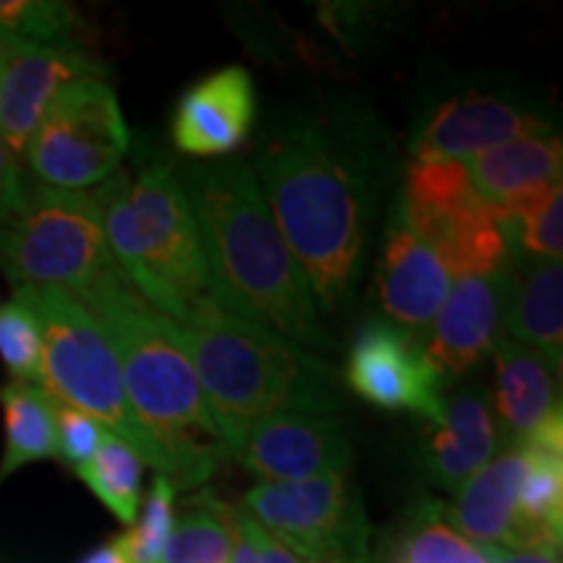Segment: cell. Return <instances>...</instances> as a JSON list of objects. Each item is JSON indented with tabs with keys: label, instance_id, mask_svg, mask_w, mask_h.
<instances>
[{
	"label": "cell",
	"instance_id": "cell-1",
	"mask_svg": "<svg viewBox=\"0 0 563 563\" xmlns=\"http://www.w3.org/2000/svg\"><path fill=\"white\" fill-rule=\"evenodd\" d=\"M391 162L376 115L350 102L285 115L258 141L251 170L321 316L361 295Z\"/></svg>",
	"mask_w": 563,
	"mask_h": 563
},
{
	"label": "cell",
	"instance_id": "cell-2",
	"mask_svg": "<svg viewBox=\"0 0 563 563\" xmlns=\"http://www.w3.org/2000/svg\"><path fill=\"white\" fill-rule=\"evenodd\" d=\"M183 191L224 311L308 350H334L311 282L295 262L249 162L186 167Z\"/></svg>",
	"mask_w": 563,
	"mask_h": 563
},
{
	"label": "cell",
	"instance_id": "cell-3",
	"mask_svg": "<svg viewBox=\"0 0 563 563\" xmlns=\"http://www.w3.org/2000/svg\"><path fill=\"white\" fill-rule=\"evenodd\" d=\"M89 196L112 262L154 311L175 323L232 316L217 292L199 224L170 162L154 154L136 175L118 167Z\"/></svg>",
	"mask_w": 563,
	"mask_h": 563
},
{
	"label": "cell",
	"instance_id": "cell-4",
	"mask_svg": "<svg viewBox=\"0 0 563 563\" xmlns=\"http://www.w3.org/2000/svg\"><path fill=\"white\" fill-rule=\"evenodd\" d=\"M102 327L125 386V397L159 452L170 462L175 488H199L228 456L191 361L165 332L162 313L125 277L79 300Z\"/></svg>",
	"mask_w": 563,
	"mask_h": 563
},
{
	"label": "cell",
	"instance_id": "cell-5",
	"mask_svg": "<svg viewBox=\"0 0 563 563\" xmlns=\"http://www.w3.org/2000/svg\"><path fill=\"white\" fill-rule=\"evenodd\" d=\"M162 323L191 361L228 454L249 428L274 415H336L347 405L332 363L269 329L238 316L209 323L162 316Z\"/></svg>",
	"mask_w": 563,
	"mask_h": 563
},
{
	"label": "cell",
	"instance_id": "cell-6",
	"mask_svg": "<svg viewBox=\"0 0 563 563\" xmlns=\"http://www.w3.org/2000/svg\"><path fill=\"white\" fill-rule=\"evenodd\" d=\"M42 332V389L55 402L95 418L104 431L129 443L159 475L170 477V462L133 415L115 350L102 327L74 295L55 287H19Z\"/></svg>",
	"mask_w": 563,
	"mask_h": 563
},
{
	"label": "cell",
	"instance_id": "cell-7",
	"mask_svg": "<svg viewBox=\"0 0 563 563\" xmlns=\"http://www.w3.org/2000/svg\"><path fill=\"white\" fill-rule=\"evenodd\" d=\"M0 272L13 290L55 287L76 300L123 277L89 191L47 186H34L26 207L0 222Z\"/></svg>",
	"mask_w": 563,
	"mask_h": 563
},
{
	"label": "cell",
	"instance_id": "cell-8",
	"mask_svg": "<svg viewBox=\"0 0 563 563\" xmlns=\"http://www.w3.org/2000/svg\"><path fill=\"white\" fill-rule=\"evenodd\" d=\"M394 207L449 277H488L509 262L504 228L490 203L475 191L467 162L410 159Z\"/></svg>",
	"mask_w": 563,
	"mask_h": 563
},
{
	"label": "cell",
	"instance_id": "cell-9",
	"mask_svg": "<svg viewBox=\"0 0 563 563\" xmlns=\"http://www.w3.org/2000/svg\"><path fill=\"white\" fill-rule=\"evenodd\" d=\"M129 150L131 131L108 79H84L60 91L21 162L37 186L89 191L121 167Z\"/></svg>",
	"mask_w": 563,
	"mask_h": 563
},
{
	"label": "cell",
	"instance_id": "cell-10",
	"mask_svg": "<svg viewBox=\"0 0 563 563\" xmlns=\"http://www.w3.org/2000/svg\"><path fill=\"white\" fill-rule=\"evenodd\" d=\"M243 511L306 563H368V519L347 473L256 483Z\"/></svg>",
	"mask_w": 563,
	"mask_h": 563
},
{
	"label": "cell",
	"instance_id": "cell-11",
	"mask_svg": "<svg viewBox=\"0 0 563 563\" xmlns=\"http://www.w3.org/2000/svg\"><path fill=\"white\" fill-rule=\"evenodd\" d=\"M543 133H553V118L530 95L470 84L428 104L415 121L410 152L415 162H464L511 139Z\"/></svg>",
	"mask_w": 563,
	"mask_h": 563
},
{
	"label": "cell",
	"instance_id": "cell-12",
	"mask_svg": "<svg viewBox=\"0 0 563 563\" xmlns=\"http://www.w3.org/2000/svg\"><path fill=\"white\" fill-rule=\"evenodd\" d=\"M342 382L365 402L389 412L441 415L443 378L428 365L418 340L389 321H368L350 344Z\"/></svg>",
	"mask_w": 563,
	"mask_h": 563
},
{
	"label": "cell",
	"instance_id": "cell-13",
	"mask_svg": "<svg viewBox=\"0 0 563 563\" xmlns=\"http://www.w3.org/2000/svg\"><path fill=\"white\" fill-rule=\"evenodd\" d=\"M108 79L104 66L81 47L16 42L0 60V139L21 162L51 104L70 84Z\"/></svg>",
	"mask_w": 563,
	"mask_h": 563
},
{
	"label": "cell",
	"instance_id": "cell-14",
	"mask_svg": "<svg viewBox=\"0 0 563 563\" xmlns=\"http://www.w3.org/2000/svg\"><path fill=\"white\" fill-rule=\"evenodd\" d=\"M262 483H292L347 473L352 452L336 415L285 412L249 428L230 449Z\"/></svg>",
	"mask_w": 563,
	"mask_h": 563
},
{
	"label": "cell",
	"instance_id": "cell-15",
	"mask_svg": "<svg viewBox=\"0 0 563 563\" xmlns=\"http://www.w3.org/2000/svg\"><path fill=\"white\" fill-rule=\"evenodd\" d=\"M509 264V262H506ZM506 311V266L488 277L460 279L422 336V355L446 378H462L501 342Z\"/></svg>",
	"mask_w": 563,
	"mask_h": 563
},
{
	"label": "cell",
	"instance_id": "cell-16",
	"mask_svg": "<svg viewBox=\"0 0 563 563\" xmlns=\"http://www.w3.org/2000/svg\"><path fill=\"white\" fill-rule=\"evenodd\" d=\"M258 115L256 81L243 66H228L196 81L173 115V144L186 157H228L249 139Z\"/></svg>",
	"mask_w": 563,
	"mask_h": 563
},
{
	"label": "cell",
	"instance_id": "cell-17",
	"mask_svg": "<svg viewBox=\"0 0 563 563\" xmlns=\"http://www.w3.org/2000/svg\"><path fill=\"white\" fill-rule=\"evenodd\" d=\"M449 290H452L449 272L433 256V251L407 228L402 214L394 207L376 266V298L384 321L389 319V323L405 329L407 334H420L439 316Z\"/></svg>",
	"mask_w": 563,
	"mask_h": 563
},
{
	"label": "cell",
	"instance_id": "cell-18",
	"mask_svg": "<svg viewBox=\"0 0 563 563\" xmlns=\"http://www.w3.org/2000/svg\"><path fill=\"white\" fill-rule=\"evenodd\" d=\"M498 454V422L485 394L462 389L443 397L441 415L422 420L420 467L443 490H456Z\"/></svg>",
	"mask_w": 563,
	"mask_h": 563
},
{
	"label": "cell",
	"instance_id": "cell-19",
	"mask_svg": "<svg viewBox=\"0 0 563 563\" xmlns=\"http://www.w3.org/2000/svg\"><path fill=\"white\" fill-rule=\"evenodd\" d=\"M525 473L527 452L511 443L454 490V501L443 504V514L475 545L509 548Z\"/></svg>",
	"mask_w": 563,
	"mask_h": 563
},
{
	"label": "cell",
	"instance_id": "cell-20",
	"mask_svg": "<svg viewBox=\"0 0 563 563\" xmlns=\"http://www.w3.org/2000/svg\"><path fill=\"white\" fill-rule=\"evenodd\" d=\"M504 327L509 329V340L543 352L559 368L563 352L561 262L509 256Z\"/></svg>",
	"mask_w": 563,
	"mask_h": 563
},
{
	"label": "cell",
	"instance_id": "cell-21",
	"mask_svg": "<svg viewBox=\"0 0 563 563\" xmlns=\"http://www.w3.org/2000/svg\"><path fill=\"white\" fill-rule=\"evenodd\" d=\"M496 386H493V410L511 443L543 428L548 420L561 415L559 384L543 352L501 336L496 344Z\"/></svg>",
	"mask_w": 563,
	"mask_h": 563
},
{
	"label": "cell",
	"instance_id": "cell-22",
	"mask_svg": "<svg viewBox=\"0 0 563 563\" xmlns=\"http://www.w3.org/2000/svg\"><path fill=\"white\" fill-rule=\"evenodd\" d=\"M563 167L561 136H519L477 154L467 165L475 191L488 203H501L509 196L540 183H559Z\"/></svg>",
	"mask_w": 563,
	"mask_h": 563
},
{
	"label": "cell",
	"instance_id": "cell-23",
	"mask_svg": "<svg viewBox=\"0 0 563 563\" xmlns=\"http://www.w3.org/2000/svg\"><path fill=\"white\" fill-rule=\"evenodd\" d=\"M527 452V473L519 488L517 522L511 532V551L561 548L563 525V452L517 443Z\"/></svg>",
	"mask_w": 563,
	"mask_h": 563
},
{
	"label": "cell",
	"instance_id": "cell-24",
	"mask_svg": "<svg viewBox=\"0 0 563 563\" xmlns=\"http://www.w3.org/2000/svg\"><path fill=\"white\" fill-rule=\"evenodd\" d=\"M0 412H3V456H0V483L32 462L55 460V399L37 384L9 382L0 386Z\"/></svg>",
	"mask_w": 563,
	"mask_h": 563
},
{
	"label": "cell",
	"instance_id": "cell-25",
	"mask_svg": "<svg viewBox=\"0 0 563 563\" xmlns=\"http://www.w3.org/2000/svg\"><path fill=\"white\" fill-rule=\"evenodd\" d=\"M384 563H488V553L454 530L441 501L428 498L394 527Z\"/></svg>",
	"mask_w": 563,
	"mask_h": 563
},
{
	"label": "cell",
	"instance_id": "cell-26",
	"mask_svg": "<svg viewBox=\"0 0 563 563\" xmlns=\"http://www.w3.org/2000/svg\"><path fill=\"white\" fill-rule=\"evenodd\" d=\"M238 509L211 490H199L180 504L159 563H230L235 545Z\"/></svg>",
	"mask_w": 563,
	"mask_h": 563
},
{
	"label": "cell",
	"instance_id": "cell-27",
	"mask_svg": "<svg viewBox=\"0 0 563 563\" xmlns=\"http://www.w3.org/2000/svg\"><path fill=\"white\" fill-rule=\"evenodd\" d=\"M87 488L95 493L108 509L125 525H133L141 506V477H144V462L133 452L129 443L118 435L104 433V439L91 456L87 467L79 473Z\"/></svg>",
	"mask_w": 563,
	"mask_h": 563
},
{
	"label": "cell",
	"instance_id": "cell-28",
	"mask_svg": "<svg viewBox=\"0 0 563 563\" xmlns=\"http://www.w3.org/2000/svg\"><path fill=\"white\" fill-rule=\"evenodd\" d=\"M0 32L47 47H79V13L60 0H0Z\"/></svg>",
	"mask_w": 563,
	"mask_h": 563
},
{
	"label": "cell",
	"instance_id": "cell-29",
	"mask_svg": "<svg viewBox=\"0 0 563 563\" xmlns=\"http://www.w3.org/2000/svg\"><path fill=\"white\" fill-rule=\"evenodd\" d=\"M0 361L11 382L42 386V332L24 292L0 300Z\"/></svg>",
	"mask_w": 563,
	"mask_h": 563
},
{
	"label": "cell",
	"instance_id": "cell-30",
	"mask_svg": "<svg viewBox=\"0 0 563 563\" xmlns=\"http://www.w3.org/2000/svg\"><path fill=\"white\" fill-rule=\"evenodd\" d=\"M175 496L178 488L170 477L157 475L146 493L144 506H139L136 519L129 532L118 534L115 543L129 563H159L165 555L175 525Z\"/></svg>",
	"mask_w": 563,
	"mask_h": 563
},
{
	"label": "cell",
	"instance_id": "cell-31",
	"mask_svg": "<svg viewBox=\"0 0 563 563\" xmlns=\"http://www.w3.org/2000/svg\"><path fill=\"white\" fill-rule=\"evenodd\" d=\"M104 428L89 415L74 407L55 402V441H58V456L74 473L87 467L91 456L97 454L104 439Z\"/></svg>",
	"mask_w": 563,
	"mask_h": 563
},
{
	"label": "cell",
	"instance_id": "cell-32",
	"mask_svg": "<svg viewBox=\"0 0 563 563\" xmlns=\"http://www.w3.org/2000/svg\"><path fill=\"white\" fill-rule=\"evenodd\" d=\"M32 186L21 173V162L0 139V222L11 220L30 201Z\"/></svg>",
	"mask_w": 563,
	"mask_h": 563
},
{
	"label": "cell",
	"instance_id": "cell-33",
	"mask_svg": "<svg viewBox=\"0 0 563 563\" xmlns=\"http://www.w3.org/2000/svg\"><path fill=\"white\" fill-rule=\"evenodd\" d=\"M238 525H241V530L245 534H249V540L253 543V548H256L258 561L262 563H306V561H300L292 551H287L279 540H274L262 525L253 522V519L243 509H238Z\"/></svg>",
	"mask_w": 563,
	"mask_h": 563
},
{
	"label": "cell",
	"instance_id": "cell-34",
	"mask_svg": "<svg viewBox=\"0 0 563 563\" xmlns=\"http://www.w3.org/2000/svg\"><path fill=\"white\" fill-rule=\"evenodd\" d=\"M488 563H561L555 548H530V551H511V548H485Z\"/></svg>",
	"mask_w": 563,
	"mask_h": 563
},
{
	"label": "cell",
	"instance_id": "cell-35",
	"mask_svg": "<svg viewBox=\"0 0 563 563\" xmlns=\"http://www.w3.org/2000/svg\"><path fill=\"white\" fill-rule=\"evenodd\" d=\"M230 563H262L258 561L256 548H253V543L249 540V534L241 530V525H238V517H235V545H232Z\"/></svg>",
	"mask_w": 563,
	"mask_h": 563
},
{
	"label": "cell",
	"instance_id": "cell-36",
	"mask_svg": "<svg viewBox=\"0 0 563 563\" xmlns=\"http://www.w3.org/2000/svg\"><path fill=\"white\" fill-rule=\"evenodd\" d=\"M79 563H129V561H125L121 545H118L115 540H110V543L95 548V551L84 555Z\"/></svg>",
	"mask_w": 563,
	"mask_h": 563
},
{
	"label": "cell",
	"instance_id": "cell-37",
	"mask_svg": "<svg viewBox=\"0 0 563 563\" xmlns=\"http://www.w3.org/2000/svg\"><path fill=\"white\" fill-rule=\"evenodd\" d=\"M16 37H11V34H5V32H0V60H3L5 58V53H9L11 51V47L13 45H16Z\"/></svg>",
	"mask_w": 563,
	"mask_h": 563
}]
</instances>
